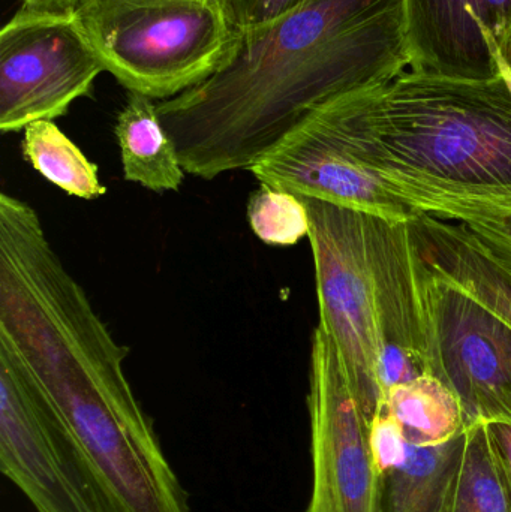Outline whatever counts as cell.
<instances>
[{"label": "cell", "instance_id": "cell-1", "mask_svg": "<svg viewBox=\"0 0 511 512\" xmlns=\"http://www.w3.org/2000/svg\"><path fill=\"white\" fill-rule=\"evenodd\" d=\"M408 69L402 0H312L237 33L218 71L156 107L183 170L212 180L251 170L324 102Z\"/></svg>", "mask_w": 511, "mask_h": 512}, {"label": "cell", "instance_id": "cell-2", "mask_svg": "<svg viewBox=\"0 0 511 512\" xmlns=\"http://www.w3.org/2000/svg\"><path fill=\"white\" fill-rule=\"evenodd\" d=\"M5 352L95 472L117 512H191L114 339L51 246L0 267Z\"/></svg>", "mask_w": 511, "mask_h": 512}, {"label": "cell", "instance_id": "cell-3", "mask_svg": "<svg viewBox=\"0 0 511 512\" xmlns=\"http://www.w3.org/2000/svg\"><path fill=\"white\" fill-rule=\"evenodd\" d=\"M501 66L489 80L408 69L324 102L299 125L387 189L511 194V72Z\"/></svg>", "mask_w": 511, "mask_h": 512}, {"label": "cell", "instance_id": "cell-4", "mask_svg": "<svg viewBox=\"0 0 511 512\" xmlns=\"http://www.w3.org/2000/svg\"><path fill=\"white\" fill-rule=\"evenodd\" d=\"M74 15L105 71L158 101L218 71L237 39L216 0H80Z\"/></svg>", "mask_w": 511, "mask_h": 512}, {"label": "cell", "instance_id": "cell-5", "mask_svg": "<svg viewBox=\"0 0 511 512\" xmlns=\"http://www.w3.org/2000/svg\"><path fill=\"white\" fill-rule=\"evenodd\" d=\"M309 215L320 324L338 349L368 424L383 405L381 337L366 213L300 197Z\"/></svg>", "mask_w": 511, "mask_h": 512}, {"label": "cell", "instance_id": "cell-6", "mask_svg": "<svg viewBox=\"0 0 511 512\" xmlns=\"http://www.w3.org/2000/svg\"><path fill=\"white\" fill-rule=\"evenodd\" d=\"M417 285L426 373L456 394L468 429L511 424L509 322L431 270L420 255Z\"/></svg>", "mask_w": 511, "mask_h": 512}, {"label": "cell", "instance_id": "cell-7", "mask_svg": "<svg viewBox=\"0 0 511 512\" xmlns=\"http://www.w3.org/2000/svg\"><path fill=\"white\" fill-rule=\"evenodd\" d=\"M102 72L74 12L20 6L0 32V131L65 116L77 99L92 95Z\"/></svg>", "mask_w": 511, "mask_h": 512}, {"label": "cell", "instance_id": "cell-8", "mask_svg": "<svg viewBox=\"0 0 511 512\" xmlns=\"http://www.w3.org/2000/svg\"><path fill=\"white\" fill-rule=\"evenodd\" d=\"M0 471L36 512H117L83 454L2 351Z\"/></svg>", "mask_w": 511, "mask_h": 512}, {"label": "cell", "instance_id": "cell-9", "mask_svg": "<svg viewBox=\"0 0 511 512\" xmlns=\"http://www.w3.org/2000/svg\"><path fill=\"white\" fill-rule=\"evenodd\" d=\"M312 490L303 512H383V478L360 411L329 334H312L308 391Z\"/></svg>", "mask_w": 511, "mask_h": 512}, {"label": "cell", "instance_id": "cell-10", "mask_svg": "<svg viewBox=\"0 0 511 512\" xmlns=\"http://www.w3.org/2000/svg\"><path fill=\"white\" fill-rule=\"evenodd\" d=\"M402 18L410 71L489 80L503 69L511 0H402Z\"/></svg>", "mask_w": 511, "mask_h": 512}, {"label": "cell", "instance_id": "cell-11", "mask_svg": "<svg viewBox=\"0 0 511 512\" xmlns=\"http://www.w3.org/2000/svg\"><path fill=\"white\" fill-rule=\"evenodd\" d=\"M377 295L381 393L425 375L417 254L408 222L366 216Z\"/></svg>", "mask_w": 511, "mask_h": 512}, {"label": "cell", "instance_id": "cell-12", "mask_svg": "<svg viewBox=\"0 0 511 512\" xmlns=\"http://www.w3.org/2000/svg\"><path fill=\"white\" fill-rule=\"evenodd\" d=\"M260 185L299 197L315 198L393 222L410 221L413 212L383 180L327 146L297 125L254 167Z\"/></svg>", "mask_w": 511, "mask_h": 512}, {"label": "cell", "instance_id": "cell-13", "mask_svg": "<svg viewBox=\"0 0 511 512\" xmlns=\"http://www.w3.org/2000/svg\"><path fill=\"white\" fill-rule=\"evenodd\" d=\"M411 234L431 270L511 325V271L465 225L414 212Z\"/></svg>", "mask_w": 511, "mask_h": 512}, {"label": "cell", "instance_id": "cell-14", "mask_svg": "<svg viewBox=\"0 0 511 512\" xmlns=\"http://www.w3.org/2000/svg\"><path fill=\"white\" fill-rule=\"evenodd\" d=\"M123 177L153 192L179 191L186 171L155 99L129 92L114 126Z\"/></svg>", "mask_w": 511, "mask_h": 512}, {"label": "cell", "instance_id": "cell-15", "mask_svg": "<svg viewBox=\"0 0 511 512\" xmlns=\"http://www.w3.org/2000/svg\"><path fill=\"white\" fill-rule=\"evenodd\" d=\"M465 432L437 447L411 445L407 460L383 478V512H452Z\"/></svg>", "mask_w": 511, "mask_h": 512}, {"label": "cell", "instance_id": "cell-16", "mask_svg": "<svg viewBox=\"0 0 511 512\" xmlns=\"http://www.w3.org/2000/svg\"><path fill=\"white\" fill-rule=\"evenodd\" d=\"M381 409L396 418L414 447L447 444L468 429L456 394L428 373L390 388Z\"/></svg>", "mask_w": 511, "mask_h": 512}, {"label": "cell", "instance_id": "cell-17", "mask_svg": "<svg viewBox=\"0 0 511 512\" xmlns=\"http://www.w3.org/2000/svg\"><path fill=\"white\" fill-rule=\"evenodd\" d=\"M398 197L411 212L428 213L465 225L486 248L511 256V194H471L402 188Z\"/></svg>", "mask_w": 511, "mask_h": 512}, {"label": "cell", "instance_id": "cell-18", "mask_svg": "<svg viewBox=\"0 0 511 512\" xmlns=\"http://www.w3.org/2000/svg\"><path fill=\"white\" fill-rule=\"evenodd\" d=\"M21 152L36 173L71 197L96 200L107 192L99 179L98 165L53 120H39L27 126Z\"/></svg>", "mask_w": 511, "mask_h": 512}, {"label": "cell", "instance_id": "cell-19", "mask_svg": "<svg viewBox=\"0 0 511 512\" xmlns=\"http://www.w3.org/2000/svg\"><path fill=\"white\" fill-rule=\"evenodd\" d=\"M452 512H511V499L489 444L486 424L465 432Z\"/></svg>", "mask_w": 511, "mask_h": 512}, {"label": "cell", "instance_id": "cell-20", "mask_svg": "<svg viewBox=\"0 0 511 512\" xmlns=\"http://www.w3.org/2000/svg\"><path fill=\"white\" fill-rule=\"evenodd\" d=\"M252 233L270 246H294L309 234V215L299 195L261 185L248 203Z\"/></svg>", "mask_w": 511, "mask_h": 512}, {"label": "cell", "instance_id": "cell-21", "mask_svg": "<svg viewBox=\"0 0 511 512\" xmlns=\"http://www.w3.org/2000/svg\"><path fill=\"white\" fill-rule=\"evenodd\" d=\"M410 447L401 424L386 409H380L369 424V448L378 475L384 478L398 469L407 460Z\"/></svg>", "mask_w": 511, "mask_h": 512}, {"label": "cell", "instance_id": "cell-22", "mask_svg": "<svg viewBox=\"0 0 511 512\" xmlns=\"http://www.w3.org/2000/svg\"><path fill=\"white\" fill-rule=\"evenodd\" d=\"M236 33L251 32L282 20L312 0H216Z\"/></svg>", "mask_w": 511, "mask_h": 512}, {"label": "cell", "instance_id": "cell-23", "mask_svg": "<svg viewBox=\"0 0 511 512\" xmlns=\"http://www.w3.org/2000/svg\"><path fill=\"white\" fill-rule=\"evenodd\" d=\"M486 429L495 463L511 499V424L489 423Z\"/></svg>", "mask_w": 511, "mask_h": 512}, {"label": "cell", "instance_id": "cell-24", "mask_svg": "<svg viewBox=\"0 0 511 512\" xmlns=\"http://www.w3.org/2000/svg\"><path fill=\"white\" fill-rule=\"evenodd\" d=\"M80 0H21V6L50 14H72Z\"/></svg>", "mask_w": 511, "mask_h": 512}, {"label": "cell", "instance_id": "cell-25", "mask_svg": "<svg viewBox=\"0 0 511 512\" xmlns=\"http://www.w3.org/2000/svg\"><path fill=\"white\" fill-rule=\"evenodd\" d=\"M497 48L501 63H503L507 69H510L511 72V26L510 29L507 30L506 35L498 42Z\"/></svg>", "mask_w": 511, "mask_h": 512}]
</instances>
